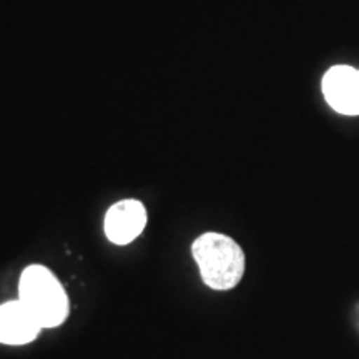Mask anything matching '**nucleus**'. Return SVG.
<instances>
[{
    "label": "nucleus",
    "instance_id": "1",
    "mask_svg": "<svg viewBox=\"0 0 359 359\" xmlns=\"http://www.w3.org/2000/svg\"><path fill=\"white\" fill-rule=\"evenodd\" d=\"M191 255L208 288L226 291L235 288L245 273V253L240 245L222 233H205L191 245Z\"/></svg>",
    "mask_w": 359,
    "mask_h": 359
},
{
    "label": "nucleus",
    "instance_id": "3",
    "mask_svg": "<svg viewBox=\"0 0 359 359\" xmlns=\"http://www.w3.org/2000/svg\"><path fill=\"white\" fill-rule=\"evenodd\" d=\"M326 102L338 114L359 115V70L349 65H336L323 79Z\"/></svg>",
    "mask_w": 359,
    "mask_h": 359
},
{
    "label": "nucleus",
    "instance_id": "4",
    "mask_svg": "<svg viewBox=\"0 0 359 359\" xmlns=\"http://www.w3.org/2000/svg\"><path fill=\"white\" fill-rule=\"evenodd\" d=\"M147 210L138 200H122L111 205L105 215V235L111 243L128 245L145 230Z\"/></svg>",
    "mask_w": 359,
    "mask_h": 359
},
{
    "label": "nucleus",
    "instance_id": "2",
    "mask_svg": "<svg viewBox=\"0 0 359 359\" xmlns=\"http://www.w3.org/2000/svg\"><path fill=\"white\" fill-rule=\"evenodd\" d=\"M19 299L43 327L64 325L70 304L62 283L48 268L30 264L22 271L19 280Z\"/></svg>",
    "mask_w": 359,
    "mask_h": 359
},
{
    "label": "nucleus",
    "instance_id": "5",
    "mask_svg": "<svg viewBox=\"0 0 359 359\" xmlns=\"http://www.w3.org/2000/svg\"><path fill=\"white\" fill-rule=\"evenodd\" d=\"M42 326L20 299L0 304V343L22 346L39 338Z\"/></svg>",
    "mask_w": 359,
    "mask_h": 359
}]
</instances>
